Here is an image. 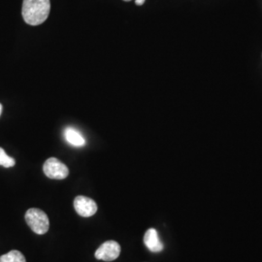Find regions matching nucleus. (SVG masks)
<instances>
[{
    "mask_svg": "<svg viewBox=\"0 0 262 262\" xmlns=\"http://www.w3.org/2000/svg\"><path fill=\"white\" fill-rule=\"evenodd\" d=\"M51 11L50 0H24L21 15L29 26H39L49 17Z\"/></svg>",
    "mask_w": 262,
    "mask_h": 262,
    "instance_id": "f257e3e1",
    "label": "nucleus"
},
{
    "mask_svg": "<svg viewBox=\"0 0 262 262\" xmlns=\"http://www.w3.org/2000/svg\"><path fill=\"white\" fill-rule=\"evenodd\" d=\"M26 221L31 230L36 234H45L49 230L50 222L48 215L40 209H29L26 214Z\"/></svg>",
    "mask_w": 262,
    "mask_h": 262,
    "instance_id": "f03ea898",
    "label": "nucleus"
},
{
    "mask_svg": "<svg viewBox=\"0 0 262 262\" xmlns=\"http://www.w3.org/2000/svg\"><path fill=\"white\" fill-rule=\"evenodd\" d=\"M43 171L48 178L54 180H63L67 178L69 174L68 167L56 158H51L46 160L43 166Z\"/></svg>",
    "mask_w": 262,
    "mask_h": 262,
    "instance_id": "7ed1b4c3",
    "label": "nucleus"
},
{
    "mask_svg": "<svg viewBox=\"0 0 262 262\" xmlns=\"http://www.w3.org/2000/svg\"><path fill=\"white\" fill-rule=\"evenodd\" d=\"M121 254V246L116 241H107L95 252V257L103 261H113Z\"/></svg>",
    "mask_w": 262,
    "mask_h": 262,
    "instance_id": "20e7f679",
    "label": "nucleus"
},
{
    "mask_svg": "<svg viewBox=\"0 0 262 262\" xmlns=\"http://www.w3.org/2000/svg\"><path fill=\"white\" fill-rule=\"evenodd\" d=\"M76 212L82 216L89 217L97 212V204L92 198L85 196H77L74 200Z\"/></svg>",
    "mask_w": 262,
    "mask_h": 262,
    "instance_id": "39448f33",
    "label": "nucleus"
},
{
    "mask_svg": "<svg viewBox=\"0 0 262 262\" xmlns=\"http://www.w3.org/2000/svg\"><path fill=\"white\" fill-rule=\"evenodd\" d=\"M144 243L151 253H159L163 250V244L159 239L158 231L154 228L146 231L144 236Z\"/></svg>",
    "mask_w": 262,
    "mask_h": 262,
    "instance_id": "423d86ee",
    "label": "nucleus"
},
{
    "mask_svg": "<svg viewBox=\"0 0 262 262\" xmlns=\"http://www.w3.org/2000/svg\"><path fill=\"white\" fill-rule=\"evenodd\" d=\"M64 138L67 143H69L74 147H83L85 144V140L83 135L72 127H68L64 130Z\"/></svg>",
    "mask_w": 262,
    "mask_h": 262,
    "instance_id": "0eeeda50",
    "label": "nucleus"
},
{
    "mask_svg": "<svg viewBox=\"0 0 262 262\" xmlns=\"http://www.w3.org/2000/svg\"><path fill=\"white\" fill-rule=\"evenodd\" d=\"M0 262H27L24 254L19 251H11L0 256Z\"/></svg>",
    "mask_w": 262,
    "mask_h": 262,
    "instance_id": "6e6552de",
    "label": "nucleus"
},
{
    "mask_svg": "<svg viewBox=\"0 0 262 262\" xmlns=\"http://www.w3.org/2000/svg\"><path fill=\"white\" fill-rule=\"evenodd\" d=\"M16 164V161L13 158L9 157L5 150L0 148V166H3L5 168L13 167Z\"/></svg>",
    "mask_w": 262,
    "mask_h": 262,
    "instance_id": "1a4fd4ad",
    "label": "nucleus"
},
{
    "mask_svg": "<svg viewBox=\"0 0 262 262\" xmlns=\"http://www.w3.org/2000/svg\"><path fill=\"white\" fill-rule=\"evenodd\" d=\"M145 1H146V0H135V3H136L137 5L141 6V5H143V4L145 3Z\"/></svg>",
    "mask_w": 262,
    "mask_h": 262,
    "instance_id": "9d476101",
    "label": "nucleus"
},
{
    "mask_svg": "<svg viewBox=\"0 0 262 262\" xmlns=\"http://www.w3.org/2000/svg\"><path fill=\"white\" fill-rule=\"evenodd\" d=\"M2 110H3V107H2V105L0 104V116H1V113H2Z\"/></svg>",
    "mask_w": 262,
    "mask_h": 262,
    "instance_id": "9b49d317",
    "label": "nucleus"
},
{
    "mask_svg": "<svg viewBox=\"0 0 262 262\" xmlns=\"http://www.w3.org/2000/svg\"><path fill=\"white\" fill-rule=\"evenodd\" d=\"M124 1H126V2H129V1H131V0H124Z\"/></svg>",
    "mask_w": 262,
    "mask_h": 262,
    "instance_id": "f8f14e48",
    "label": "nucleus"
}]
</instances>
